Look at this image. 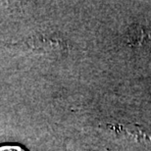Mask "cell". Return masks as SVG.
Returning <instances> with one entry per match:
<instances>
[{
	"label": "cell",
	"instance_id": "6da1fadb",
	"mask_svg": "<svg viewBox=\"0 0 151 151\" xmlns=\"http://www.w3.org/2000/svg\"><path fill=\"white\" fill-rule=\"evenodd\" d=\"M0 151H27L24 147L18 144H3L0 145Z\"/></svg>",
	"mask_w": 151,
	"mask_h": 151
}]
</instances>
